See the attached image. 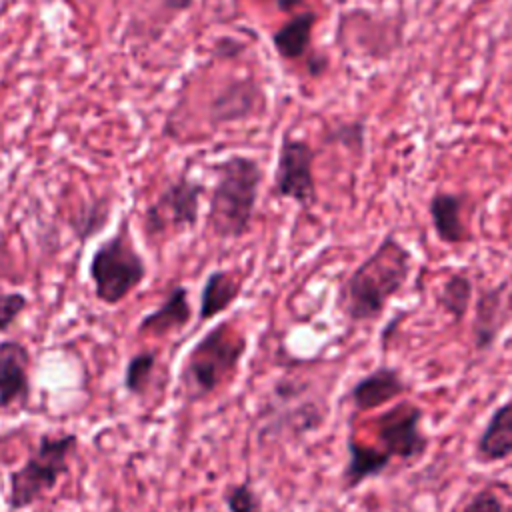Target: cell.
<instances>
[{"mask_svg": "<svg viewBox=\"0 0 512 512\" xmlns=\"http://www.w3.org/2000/svg\"><path fill=\"white\" fill-rule=\"evenodd\" d=\"M412 272V252L394 236L386 234L342 282L338 306L352 324L374 322L386 304L404 288Z\"/></svg>", "mask_w": 512, "mask_h": 512, "instance_id": "obj_1", "label": "cell"}, {"mask_svg": "<svg viewBox=\"0 0 512 512\" xmlns=\"http://www.w3.org/2000/svg\"><path fill=\"white\" fill-rule=\"evenodd\" d=\"M214 174L216 182L208 200L206 222L216 238L238 240L252 226L262 168L250 156L232 154L214 166Z\"/></svg>", "mask_w": 512, "mask_h": 512, "instance_id": "obj_2", "label": "cell"}, {"mask_svg": "<svg viewBox=\"0 0 512 512\" xmlns=\"http://www.w3.org/2000/svg\"><path fill=\"white\" fill-rule=\"evenodd\" d=\"M248 338L228 320L212 326L184 356L180 368L182 400L202 402L228 384L240 370Z\"/></svg>", "mask_w": 512, "mask_h": 512, "instance_id": "obj_3", "label": "cell"}, {"mask_svg": "<svg viewBox=\"0 0 512 512\" xmlns=\"http://www.w3.org/2000/svg\"><path fill=\"white\" fill-rule=\"evenodd\" d=\"M78 434H50L44 432L34 450L28 454L22 466L8 474L6 506L10 512H20L50 494L60 478L70 474V456L78 448Z\"/></svg>", "mask_w": 512, "mask_h": 512, "instance_id": "obj_4", "label": "cell"}, {"mask_svg": "<svg viewBox=\"0 0 512 512\" xmlns=\"http://www.w3.org/2000/svg\"><path fill=\"white\" fill-rule=\"evenodd\" d=\"M88 276L94 296L106 306L120 304L144 282L146 262L132 244L128 220H122L118 230L98 244L88 264Z\"/></svg>", "mask_w": 512, "mask_h": 512, "instance_id": "obj_5", "label": "cell"}, {"mask_svg": "<svg viewBox=\"0 0 512 512\" xmlns=\"http://www.w3.org/2000/svg\"><path fill=\"white\" fill-rule=\"evenodd\" d=\"M204 186L192 180L186 172L166 182L158 196L144 210V230L148 236H162L166 232H186L198 224L200 196Z\"/></svg>", "mask_w": 512, "mask_h": 512, "instance_id": "obj_6", "label": "cell"}, {"mask_svg": "<svg viewBox=\"0 0 512 512\" xmlns=\"http://www.w3.org/2000/svg\"><path fill=\"white\" fill-rule=\"evenodd\" d=\"M314 158L316 152L306 140L284 134L274 170L276 196L294 200L300 208H312L316 204Z\"/></svg>", "mask_w": 512, "mask_h": 512, "instance_id": "obj_7", "label": "cell"}, {"mask_svg": "<svg viewBox=\"0 0 512 512\" xmlns=\"http://www.w3.org/2000/svg\"><path fill=\"white\" fill-rule=\"evenodd\" d=\"M422 408L412 402H398L376 418V436L392 458L418 460L428 450V436L420 428Z\"/></svg>", "mask_w": 512, "mask_h": 512, "instance_id": "obj_8", "label": "cell"}, {"mask_svg": "<svg viewBox=\"0 0 512 512\" xmlns=\"http://www.w3.org/2000/svg\"><path fill=\"white\" fill-rule=\"evenodd\" d=\"M512 318V288L508 282L486 288L480 292L474 306L472 340L478 352L494 346L500 332Z\"/></svg>", "mask_w": 512, "mask_h": 512, "instance_id": "obj_9", "label": "cell"}, {"mask_svg": "<svg viewBox=\"0 0 512 512\" xmlns=\"http://www.w3.org/2000/svg\"><path fill=\"white\" fill-rule=\"evenodd\" d=\"M30 350L20 340H0V410L26 406L32 396Z\"/></svg>", "mask_w": 512, "mask_h": 512, "instance_id": "obj_10", "label": "cell"}, {"mask_svg": "<svg viewBox=\"0 0 512 512\" xmlns=\"http://www.w3.org/2000/svg\"><path fill=\"white\" fill-rule=\"evenodd\" d=\"M408 388L410 386L402 378V372L398 368L380 364L354 382L348 398L356 412H368L402 396L404 392H408Z\"/></svg>", "mask_w": 512, "mask_h": 512, "instance_id": "obj_11", "label": "cell"}, {"mask_svg": "<svg viewBox=\"0 0 512 512\" xmlns=\"http://www.w3.org/2000/svg\"><path fill=\"white\" fill-rule=\"evenodd\" d=\"M192 316H194V310L190 304V290L182 284H176L168 290L166 298L156 310L142 316V320L136 326V332L140 336L164 338L188 326Z\"/></svg>", "mask_w": 512, "mask_h": 512, "instance_id": "obj_12", "label": "cell"}, {"mask_svg": "<svg viewBox=\"0 0 512 512\" xmlns=\"http://www.w3.org/2000/svg\"><path fill=\"white\" fill-rule=\"evenodd\" d=\"M262 102V90L252 78L232 80L210 102V122L220 126L236 120H244L256 114Z\"/></svg>", "mask_w": 512, "mask_h": 512, "instance_id": "obj_13", "label": "cell"}, {"mask_svg": "<svg viewBox=\"0 0 512 512\" xmlns=\"http://www.w3.org/2000/svg\"><path fill=\"white\" fill-rule=\"evenodd\" d=\"M346 454L348 458L342 470V486L346 490H354L366 480L380 476L392 462L386 450L362 444L352 432L346 438Z\"/></svg>", "mask_w": 512, "mask_h": 512, "instance_id": "obj_14", "label": "cell"}, {"mask_svg": "<svg viewBox=\"0 0 512 512\" xmlns=\"http://www.w3.org/2000/svg\"><path fill=\"white\" fill-rule=\"evenodd\" d=\"M464 196L452 192H434L428 202V214L434 234L440 242L456 246L470 240V234L462 222Z\"/></svg>", "mask_w": 512, "mask_h": 512, "instance_id": "obj_15", "label": "cell"}, {"mask_svg": "<svg viewBox=\"0 0 512 512\" xmlns=\"http://www.w3.org/2000/svg\"><path fill=\"white\" fill-rule=\"evenodd\" d=\"M476 452L484 462H500L512 456V398L490 414L478 436Z\"/></svg>", "mask_w": 512, "mask_h": 512, "instance_id": "obj_16", "label": "cell"}, {"mask_svg": "<svg viewBox=\"0 0 512 512\" xmlns=\"http://www.w3.org/2000/svg\"><path fill=\"white\" fill-rule=\"evenodd\" d=\"M242 282L228 270H212L200 288V306L198 322L212 320L226 312L240 296Z\"/></svg>", "mask_w": 512, "mask_h": 512, "instance_id": "obj_17", "label": "cell"}, {"mask_svg": "<svg viewBox=\"0 0 512 512\" xmlns=\"http://www.w3.org/2000/svg\"><path fill=\"white\" fill-rule=\"evenodd\" d=\"M318 16L312 10L294 14L284 26L272 34V46L282 60H300L310 52L312 30Z\"/></svg>", "mask_w": 512, "mask_h": 512, "instance_id": "obj_18", "label": "cell"}, {"mask_svg": "<svg viewBox=\"0 0 512 512\" xmlns=\"http://www.w3.org/2000/svg\"><path fill=\"white\" fill-rule=\"evenodd\" d=\"M472 296H474V284L470 276L466 272H454L444 280L436 296V302L454 322H460L470 308Z\"/></svg>", "mask_w": 512, "mask_h": 512, "instance_id": "obj_19", "label": "cell"}, {"mask_svg": "<svg viewBox=\"0 0 512 512\" xmlns=\"http://www.w3.org/2000/svg\"><path fill=\"white\" fill-rule=\"evenodd\" d=\"M158 368V350H140L134 352L122 376V388L130 396H144L152 384L154 372Z\"/></svg>", "mask_w": 512, "mask_h": 512, "instance_id": "obj_20", "label": "cell"}, {"mask_svg": "<svg viewBox=\"0 0 512 512\" xmlns=\"http://www.w3.org/2000/svg\"><path fill=\"white\" fill-rule=\"evenodd\" d=\"M110 212H112V204L108 198H96L90 200L86 206H82L70 220V228L74 232V236L80 242L90 240L92 236H96L98 232H102V228L108 224L110 220Z\"/></svg>", "mask_w": 512, "mask_h": 512, "instance_id": "obj_21", "label": "cell"}, {"mask_svg": "<svg viewBox=\"0 0 512 512\" xmlns=\"http://www.w3.org/2000/svg\"><path fill=\"white\" fill-rule=\"evenodd\" d=\"M222 502L228 512H262V500L250 478L238 484H228L222 494Z\"/></svg>", "mask_w": 512, "mask_h": 512, "instance_id": "obj_22", "label": "cell"}, {"mask_svg": "<svg viewBox=\"0 0 512 512\" xmlns=\"http://www.w3.org/2000/svg\"><path fill=\"white\" fill-rule=\"evenodd\" d=\"M26 308L28 296L24 292H0V334L8 332Z\"/></svg>", "mask_w": 512, "mask_h": 512, "instance_id": "obj_23", "label": "cell"}, {"mask_svg": "<svg viewBox=\"0 0 512 512\" xmlns=\"http://www.w3.org/2000/svg\"><path fill=\"white\" fill-rule=\"evenodd\" d=\"M326 140L334 142V144H342V146H346L350 150H358L360 152L364 148V124L362 122L340 124L332 132H328Z\"/></svg>", "mask_w": 512, "mask_h": 512, "instance_id": "obj_24", "label": "cell"}, {"mask_svg": "<svg viewBox=\"0 0 512 512\" xmlns=\"http://www.w3.org/2000/svg\"><path fill=\"white\" fill-rule=\"evenodd\" d=\"M458 512H506V506L494 490L486 488L476 492Z\"/></svg>", "mask_w": 512, "mask_h": 512, "instance_id": "obj_25", "label": "cell"}, {"mask_svg": "<svg viewBox=\"0 0 512 512\" xmlns=\"http://www.w3.org/2000/svg\"><path fill=\"white\" fill-rule=\"evenodd\" d=\"M244 50V44L234 40V38H220L216 44H214V52L220 56V58H236L240 52Z\"/></svg>", "mask_w": 512, "mask_h": 512, "instance_id": "obj_26", "label": "cell"}, {"mask_svg": "<svg viewBox=\"0 0 512 512\" xmlns=\"http://www.w3.org/2000/svg\"><path fill=\"white\" fill-rule=\"evenodd\" d=\"M326 66H328L326 56H322V54L308 56V72H310L312 76H320V74L326 70Z\"/></svg>", "mask_w": 512, "mask_h": 512, "instance_id": "obj_27", "label": "cell"}, {"mask_svg": "<svg viewBox=\"0 0 512 512\" xmlns=\"http://www.w3.org/2000/svg\"><path fill=\"white\" fill-rule=\"evenodd\" d=\"M276 10L280 12H292L296 8H300L306 0H268Z\"/></svg>", "mask_w": 512, "mask_h": 512, "instance_id": "obj_28", "label": "cell"}, {"mask_svg": "<svg viewBox=\"0 0 512 512\" xmlns=\"http://www.w3.org/2000/svg\"><path fill=\"white\" fill-rule=\"evenodd\" d=\"M194 0H164V6L170 8L172 12H184L192 6Z\"/></svg>", "mask_w": 512, "mask_h": 512, "instance_id": "obj_29", "label": "cell"}]
</instances>
